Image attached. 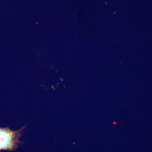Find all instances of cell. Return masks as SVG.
Here are the masks:
<instances>
[{
    "label": "cell",
    "instance_id": "1",
    "mask_svg": "<svg viewBox=\"0 0 152 152\" xmlns=\"http://www.w3.org/2000/svg\"><path fill=\"white\" fill-rule=\"evenodd\" d=\"M26 126L18 131H12L9 128H0V151H13L22 142L19 139L22 130Z\"/></svg>",
    "mask_w": 152,
    "mask_h": 152
}]
</instances>
